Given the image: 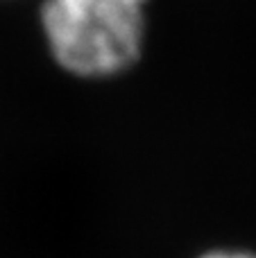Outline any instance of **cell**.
<instances>
[{
	"label": "cell",
	"mask_w": 256,
	"mask_h": 258,
	"mask_svg": "<svg viewBox=\"0 0 256 258\" xmlns=\"http://www.w3.org/2000/svg\"><path fill=\"white\" fill-rule=\"evenodd\" d=\"M145 0H45L43 30L54 59L82 77L125 71L141 54Z\"/></svg>",
	"instance_id": "6da1fadb"
},
{
	"label": "cell",
	"mask_w": 256,
	"mask_h": 258,
	"mask_svg": "<svg viewBox=\"0 0 256 258\" xmlns=\"http://www.w3.org/2000/svg\"><path fill=\"white\" fill-rule=\"evenodd\" d=\"M202 258H256L252 254H243V251H211V254Z\"/></svg>",
	"instance_id": "7a4b0ae2"
}]
</instances>
